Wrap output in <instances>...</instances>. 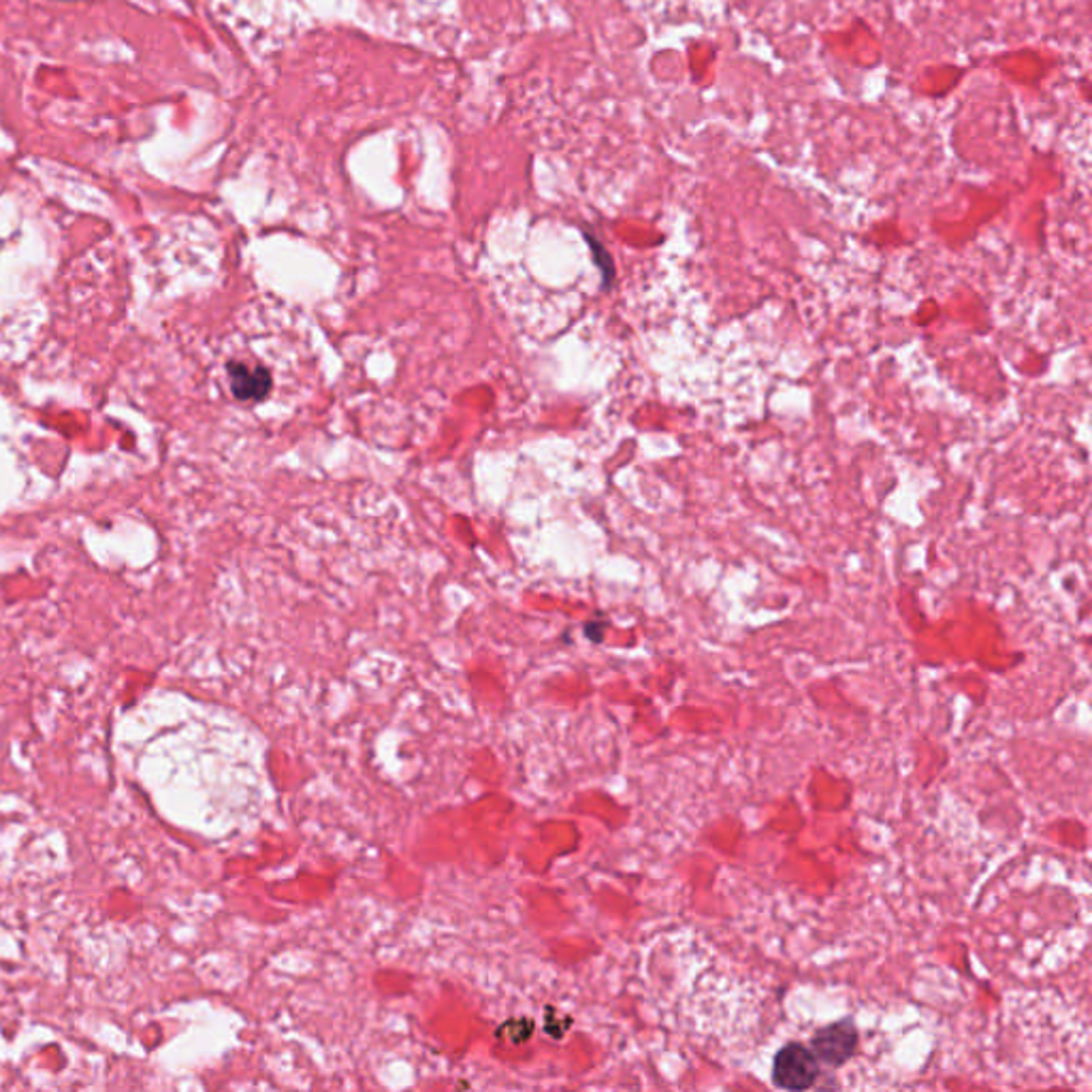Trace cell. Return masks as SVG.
<instances>
[{"instance_id":"1","label":"cell","mask_w":1092,"mask_h":1092,"mask_svg":"<svg viewBox=\"0 0 1092 1092\" xmlns=\"http://www.w3.org/2000/svg\"><path fill=\"white\" fill-rule=\"evenodd\" d=\"M819 1059L802 1043H787L777 1052L773 1062V1082L783 1090H807L816 1086Z\"/></svg>"},{"instance_id":"2","label":"cell","mask_w":1092,"mask_h":1092,"mask_svg":"<svg viewBox=\"0 0 1092 1092\" xmlns=\"http://www.w3.org/2000/svg\"><path fill=\"white\" fill-rule=\"evenodd\" d=\"M813 1054L830 1067H840L852 1059L858 1047V1031L852 1020H840L830 1026H823L813 1035Z\"/></svg>"},{"instance_id":"3","label":"cell","mask_w":1092,"mask_h":1092,"mask_svg":"<svg viewBox=\"0 0 1092 1092\" xmlns=\"http://www.w3.org/2000/svg\"><path fill=\"white\" fill-rule=\"evenodd\" d=\"M233 395L241 401H261L272 391V374L265 367L250 370L244 363H229Z\"/></svg>"}]
</instances>
